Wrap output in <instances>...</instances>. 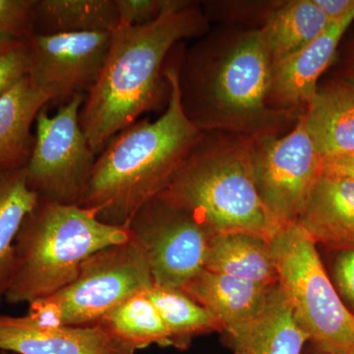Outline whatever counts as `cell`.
<instances>
[{
	"label": "cell",
	"instance_id": "ffe728a7",
	"mask_svg": "<svg viewBox=\"0 0 354 354\" xmlns=\"http://www.w3.org/2000/svg\"><path fill=\"white\" fill-rule=\"evenodd\" d=\"M330 24L314 0L277 1L261 27L272 65L304 48Z\"/></svg>",
	"mask_w": 354,
	"mask_h": 354
},
{
	"label": "cell",
	"instance_id": "8992f818",
	"mask_svg": "<svg viewBox=\"0 0 354 354\" xmlns=\"http://www.w3.org/2000/svg\"><path fill=\"white\" fill-rule=\"evenodd\" d=\"M269 241L279 285L309 344L330 354H351L354 315L337 295L315 241L297 223L279 228Z\"/></svg>",
	"mask_w": 354,
	"mask_h": 354
},
{
	"label": "cell",
	"instance_id": "5bb4252c",
	"mask_svg": "<svg viewBox=\"0 0 354 354\" xmlns=\"http://www.w3.org/2000/svg\"><path fill=\"white\" fill-rule=\"evenodd\" d=\"M223 334L228 348L246 354H302L309 342L279 283L257 315Z\"/></svg>",
	"mask_w": 354,
	"mask_h": 354
},
{
	"label": "cell",
	"instance_id": "ac0fdd59",
	"mask_svg": "<svg viewBox=\"0 0 354 354\" xmlns=\"http://www.w3.org/2000/svg\"><path fill=\"white\" fill-rule=\"evenodd\" d=\"M48 104L28 75L0 95V174L27 167L35 145L32 124Z\"/></svg>",
	"mask_w": 354,
	"mask_h": 354
},
{
	"label": "cell",
	"instance_id": "4316f807",
	"mask_svg": "<svg viewBox=\"0 0 354 354\" xmlns=\"http://www.w3.org/2000/svg\"><path fill=\"white\" fill-rule=\"evenodd\" d=\"M167 0H114L120 25L141 26L152 22L164 10Z\"/></svg>",
	"mask_w": 354,
	"mask_h": 354
},
{
	"label": "cell",
	"instance_id": "9c48e42d",
	"mask_svg": "<svg viewBox=\"0 0 354 354\" xmlns=\"http://www.w3.org/2000/svg\"><path fill=\"white\" fill-rule=\"evenodd\" d=\"M304 113L285 135L251 142L256 189L278 230L297 223L323 172V158L307 130Z\"/></svg>",
	"mask_w": 354,
	"mask_h": 354
},
{
	"label": "cell",
	"instance_id": "cb8c5ba5",
	"mask_svg": "<svg viewBox=\"0 0 354 354\" xmlns=\"http://www.w3.org/2000/svg\"><path fill=\"white\" fill-rule=\"evenodd\" d=\"M145 293L169 330L172 348L186 351L199 335L223 333L220 323L183 290L153 285Z\"/></svg>",
	"mask_w": 354,
	"mask_h": 354
},
{
	"label": "cell",
	"instance_id": "d6986e66",
	"mask_svg": "<svg viewBox=\"0 0 354 354\" xmlns=\"http://www.w3.org/2000/svg\"><path fill=\"white\" fill-rule=\"evenodd\" d=\"M205 269L260 285L279 283L269 239L247 232L212 236Z\"/></svg>",
	"mask_w": 354,
	"mask_h": 354
},
{
	"label": "cell",
	"instance_id": "7402d4cb",
	"mask_svg": "<svg viewBox=\"0 0 354 354\" xmlns=\"http://www.w3.org/2000/svg\"><path fill=\"white\" fill-rule=\"evenodd\" d=\"M39 198L28 186L25 169L0 174V304L13 276L16 237Z\"/></svg>",
	"mask_w": 354,
	"mask_h": 354
},
{
	"label": "cell",
	"instance_id": "836d02e7",
	"mask_svg": "<svg viewBox=\"0 0 354 354\" xmlns=\"http://www.w3.org/2000/svg\"><path fill=\"white\" fill-rule=\"evenodd\" d=\"M0 354H10V353H6V351H0Z\"/></svg>",
	"mask_w": 354,
	"mask_h": 354
},
{
	"label": "cell",
	"instance_id": "277c9868",
	"mask_svg": "<svg viewBox=\"0 0 354 354\" xmlns=\"http://www.w3.org/2000/svg\"><path fill=\"white\" fill-rule=\"evenodd\" d=\"M252 138L203 131L162 194L191 209L211 234L278 230L261 201L251 162Z\"/></svg>",
	"mask_w": 354,
	"mask_h": 354
},
{
	"label": "cell",
	"instance_id": "f1b7e54d",
	"mask_svg": "<svg viewBox=\"0 0 354 354\" xmlns=\"http://www.w3.org/2000/svg\"><path fill=\"white\" fill-rule=\"evenodd\" d=\"M323 174L344 177L354 180V153L339 157L324 158Z\"/></svg>",
	"mask_w": 354,
	"mask_h": 354
},
{
	"label": "cell",
	"instance_id": "2e32d148",
	"mask_svg": "<svg viewBox=\"0 0 354 354\" xmlns=\"http://www.w3.org/2000/svg\"><path fill=\"white\" fill-rule=\"evenodd\" d=\"M272 286L204 269L181 290L202 305L220 323L223 333L257 315Z\"/></svg>",
	"mask_w": 354,
	"mask_h": 354
},
{
	"label": "cell",
	"instance_id": "6da1fadb",
	"mask_svg": "<svg viewBox=\"0 0 354 354\" xmlns=\"http://www.w3.org/2000/svg\"><path fill=\"white\" fill-rule=\"evenodd\" d=\"M206 36L183 51L179 62V93L188 120L201 131L248 138L281 136L295 127L301 114L270 106L272 62L261 28Z\"/></svg>",
	"mask_w": 354,
	"mask_h": 354
},
{
	"label": "cell",
	"instance_id": "603a6c76",
	"mask_svg": "<svg viewBox=\"0 0 354 354\" xmlns=\"http://www.w3.org/2000/svg\"><path fill=\"white\" fill-rule=\"evenodd\" d=\"M145 292L128 298L95 325L135 351L151 346H172L169 330Z\"/></svg>",
	"mask_w": 354,
	"mask_h": 354
},
{
	"label": "cell",
	"instance_id": "d6a6232c",
	"mask_svg": "<svg viewBox=\"0 0 354 354\" xmlns=\"http://www.w3.org/2000/svg\"><path fill=\"white\" fill-rule=\"evenodd\" d=\"M234 354H246V353H242V351H234Z\"/></svg>",
	"mask_w": 354,
	"mask_h": 354
},
{
	"label": "cell",
	"instance_id": "ba28073f",
	"mask_svg": "<svg viewBox=\"0 0 354 354\" xmlns=\"http://www.w3.org/2000/svg\"><path fill=\"white\" fill-rule=\"evenodd\" d=\"M85 95H77L48 115L37 116L35 145L25 167L28 186L39 197L78 205L97 156L81 127L79 114Z\"/></svg>",
	"mask_w": 354,
	"mask_h": 354
},
{
	"label": "cell",
	"instance_id": "83f0119b",
	"mask_svg": "<svg viewBox=\"0 0 354 354\" xmlns=\"http://www.w3.org/2000/svg\"><path fill=\"white\" fill-rule=\"evenodd\" d=\"M333 277L337 295L354 315V248L339 250L333 264Z\"/></svg>",
	"mask_w": 354,
	"mask_h": 354
},
{
	"label": "cell",
	"instance_id": "9a60e30c",
	"mask_svg": "<svg viewBox=\"0 0 354 354\" xmlns=\"http://www.w3.org/2000/svg\"><path fill=\"white\" fill-rule=\"evenodd\" d=\"M297 223L316 244L354 248V180L321 174Z\"/></svg>",
	"mask_w": 354,
	"mask_h": 354
},
{
	"label": "cell",
	"instance_id": "52a82bcc",
	"mask_svg": "<svg viewBox=\"0 0 354 354\" xmlns=\"http://www.w3.org/2000/svg\"><path fill=\"white\" fill-rule=\"evenodd\" d=\"M153 286L145 249L132 236L90 256L71 283L30 304L27 316L46 326L95 325L128 298Z\"/></svg>",
	"mask_w": 354,
	"mask_h": 354
},
{
	"label": "cell",
	"instance_id": "f546056e",
	"mask_svg": "<svg viewBox=\"0 0 354 354\" xmlns=\"http://www.w3.org/2000/svg\"><path fill=\"white\" fill-rule=\"evenodd\" d=\"M325 12L330 22L346 17L354 13V0H314Z\"/></svg>",
	"mask_w": 354,
	"mask_h": 354
},
{
	"label": "cell",
	"instance_id": "30bf717a",
	"mask_svg": "<svg viewBox=\"0 0 354 354\" xmlns=\"http://www.w3.org/2000/svg\"><path fill=\"white\" fill-rule=\"evenodd\" d=\"M145 249L153 285L183 290L205 269L211 232L191 209L167 195L149 200L128 225Z\"/></svg>",
	"mask_w": 354,
	"mask_h": 354
},
{
	"label": "cell",
	"instance_id": "e575fe53",
	"mask_svg": "<svg viewBox=\"0 0 354 354\" xmlns=\"http://www.w3.org/2000/svg\"><path fill=\"white\" fill-rule=\"evenodd\" d=\"M351 354H354V348H353V353H351Z\"/></svg>",
	"mask_w": 354,
	"mask_h": 354
},
{
	"label": "cell",
	"instance_id": "44dd1931",
	"mask_svg": "<svg viewBox=\"0 0 354 354\" xmlns=\"http://www.w3.org/2000/svg\"><path fill=\"white\" fill-rule=\"evenodd\" d=\"M120 25L114 0H35L32 34L111 32Z\"/></svg>",
	"mask_w": 354,
	"mask_h": 354
},
{
	"label": "cell",
	"instance_id": "d4e9b609",
	"mask_svg": "<svg viewBox=\"0 0 354 354\" xmlns=\"http://www.w3.org/2000/svg\"><path fill=\"white\" fill-rule=\"evenodd\" d=\"M29 41L0 39V95L29 73Z\"/></svg>",
	"mask_w": 354,
	"mask_h": 354
},
{
	"label": "cell",
	"instance_id": "3957f363",
	"mask_svg": "<svg viewBox=\"0 0 354 354\" xmlns=\"http://www.w3.org/2000/svg\"><path fill=\"white\" fill-rule=\"evenodd\" d=\"M181 55L165 67L171 87L165 113L121 130L95 160L78 205L94 212L102 223L128 228L139 209L164 192L201 138L203 131L188 120L181 104Z\"/></svg>",
	"mask_w": 354,
	"mask_h": 354
},
{
	"label": "cell",
	"instance_id": "4dcf8cb0",
	"mask_svg": "<svg viewBox=\"0 0 354 354\" xmlns=\"http://www.w3.org/2000/svg\"><path fill=\"white\" fill-rule=\"evenodd\" d=\"M302 354H330L328 353H325V351H321V349L317 348L316 346H314L313 344H307L306 346H305L304 351H302Z\"/></svg>",
	"mask_w": 354,
	"mask_h": 354
},
{
	"label": "cell",
	"instance_id": "7a4b0ae2",
	"mask_svg": "<svg viewBox=\"0 0 354 354\" xmlns=\"http://www.w3.org/2000/svg\"><path fill=\"white\" fill-rule=\"evenodd\" d=\"M208 32L206 14L187 0H167L152 22L118 25L111 32L104 69L79 114L95 155L114 135L169 99L171 87L165 76L167 55L176 44Z\"/></svg>",
	"mask_w": 354,
	"mask_h": 354
},
{
	"label": "cell",
	"instance_id": "1f68e13d",
	"mask_svg": "<svg viewBox=\"0 0 354 354\" xmlns=\"http://www.w3.org/2000/svg\"><path fill=\"white\" fill-rule=\"evenodd\" d=\"M348 80L351 81V82L354 83V59L353 64H351V68H349Z\"/></svg>",
	"mask_w": 354,
	"mask_h": 354
},
{
	"label": "cell",
	"instance_id": "5b68a950",
	"mask_svg": "<svg viewBox=\"0 0 354 354\" xmlns=\"http://www.w3.org/2000/svg\"><path fill=\"white\" fill-rule=\"evenodd\" d=\"M131 237L128 228L102 223L91 209L39 197L16 237L15 267L4 299L30 304L50 297L71 283L93 254Z\"/></svg>",
	"mask_w": 354,
	"mask_h": 354
},
{
	"label": "cell",
	"instance_id": "d590c367",
	"mask_svg": "<svg viewBox=\"0 0 354 354\" xmlns=\"http://www.w3.org/2000/svg\"><path fill=\"white\" fill-rule=\"evenodd\" d=\"M10 354H15V353H10Z\"/></svg>",
	"mask_w": 354,
	"mask_h": 354
},
{
	"label": "cell",
	"instance_id": "484cf974",
	"mask_svg": "<svg viewBox=\"0 0 354 354\" xmlns=\"http://www.w3.org/2000/svg\"><path fill=\"white\" fill-rule=\"evenodd\" d=\"M35 0H0V39L29 41Z\"/></svg>",
	"mask_w": 354,
	"mask_h": 354
},
{
	"label": "cell",
	"instance_id": "8fae6325",
	"mask_svg": "<svg viewBox=\"0 0 354 354\" xmlns=\"http://www.w3.org/2000/svg\"><path fill=\"white\" fill-rule=\"evenodd\" d=\"M111 39L108 32L32 34L30 82L59 106L77 95H87L101 76Z\"/></svg>",
	"mask_w": 354,
	"mask_h": 354
},
{
	"label": "cell",
	"instance_id": "4fadbf2b",
	"mask_svg": "<svg viewBox=\"0 0 354 354\" xmlns=\"http://www.w3.org/2000/svg\"><path fill=\"white\" fill-rule=\"evenodd\" d=\"M354 21V13L332 23L295 55L272 65L269 104L302 114L318 91V81L334 59L337 46Z\"/></svg>",
	"mask_w": 354,
	"mask_h": 354
},
{
	"label": "cell",
	"instance_id": "e0dca14e",
	"mask_svg": "<svg viewBox=\"0 0 354 354\" xmlns=\"http://www.w3.org/2000/svg\"><path fill=\"white\" fill-rule=\"evenodd\" d=\"M304 120L323 160L354 153V83L346 79L318 88Z\"/></svg>",
	"mask_w": 354,
	"mask_h": 354
},
{
	"label": "cell",
	"instance_id": "7c38bea8",
	"mask_svg": "<svg viewBox=\"0 0 354 354\" xmlns=\"http://www.w3.org/2000/svg\"><path fill=\"white\" fill-rule=\"evenodd\" d=\"M0 351L15 354H135L100 325L46 326L0 315Z\"/></svg>",
	"mask_w": 354,
	"mask_h": 354
}]
</instances>
